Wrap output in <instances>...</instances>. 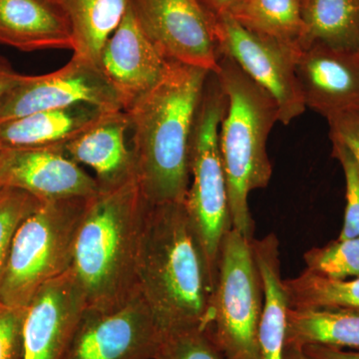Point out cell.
I'll return each instance as SVG.
<instances>
[{"label":"cell","instance_id":"cell-3","mask_svg":"<svg viewBox=\"0 0 359 359\" xmlns=\"http://www.w3.org/2000/svg\"><path fill=\"white\" fill-rule=\"evenodd\" d=\"M146 204L136 176L89 198L70 269L86 308H119L138 290L136 259Z\"/></svg>","mask_w":359,"mask_h":359},{"label":"cell","instance_id":"cell-36","mask_svg":"<svg viewBox=\"0 0 359 359\" xmlns=\"http://www.w3.org/2000/svg\"><path fill=\"white\" fill-rule=\"evenodd\" d=\"M299 1H301V2H302H302H304V0H299Z\"/></svg>","mask_w":359,"mask_h":359},{"label":"cell","instance_id":"cell-37","mask_svg":"<svg viewBox=\"0 0 359 359\" xmlns=\"http://www.w3.org/2000/svg\"><path fill=\"white\" fill-rule=\"evenodd\" d=\"M50 1L55 2V0H50ZM55 4H56V2H55Z\"/></svg>","mask_w":359,"mask_h":359},{"label":"cell","instance_id":"cell-23","mask_svg":"<svg viewBox=\"0 0 359 359\" xmlns=\"http://www.w3.org/2000/svg\"><path fill=\"white\" fill-rule=\"evenodd\" d=\"M230 16L250 32L301 50L304 25L299 0H245Z\"/></svg>","mask_w":359,"mask_h":359},{"label":"cell","instance_id":"cell-19","mask_svg":"<svg viewBox=\"0 0 359 359\" xmlns=\"http://www.w3.org/2000/svg\"><path fill=\"white\" fill-rule=\"evenodd\" d=\"M252 252L263 282L259 330V359H283L289 299L280 271V241L273 233L252 238Z\"/></svg>","mask_w":359,"mask_h":359},{"label":"cell","instance_id":"cell-32","mask_svg":"<svg viewBox=\"0 0 359 359\" xmlns=\"http://www.w3.org/2000/svg\"><path fill=\"white\" fill-rule=\"evenodd\" d=\"M245 0H198V4L209 20L231 15Z\"/></svg>","mask_w":359,"mask_h":359},{"label":"cell","instance_id":"cell-33","mask_svg":"<svg viewBox=\"0 0 359 359\" xmlns=\"http://www.w3.org/2000/svg\"><path fill=\"white\" fill-rule=\"evenodd\" d=\"M21 76L22 75L13 69L11 62L0 55V105L9 90L20 81Z\"/></svg>","mask_w":359,"mask_h":359},{"label":"cell","instance_id":"cell-14","mask_svg":"<svg viewBox=\"0 0 359 359\" xmlns=\"http://www.w3.org/2000/svg\"><path fill=\"white\" fill-rule=\"evenodd\" d=\"M295 74L306 107L328 116L359 109V54L320 43L297 54Z\"/></svg>","mask_w":359,"mask_h":359},{"label":"cell","instance_id":"cell-17","mask_svg":"<svg viewBox=\"0 0 359 359\" xmlns=\"http://www.w3.org/2000/svg\"><path fill=\"white\" fill-rule=\"evenodd\" d=\"M0 43L18 50H74L67 16L50 0H0Z\"/></svg>","mask_w":359,"mask_h":359},{"label":"cell","instance_id":"cell-6","mask_svg":"<svg viewBox=\"0 0 359 359\" xmlns=\"http://www.w3.org/2000/svg\"><path fill=\"white\" fill-rule=\"evenodd\" d=\"M226 106V93L212 71L194 122L190 144L192 186L185 205L215 282L222 241L231 229L228 187L219 145V126Z\"/></svg>","mask_w":359,"mask_h":359},{"label":"cell","instance_id":"cell-15","mask_svg":"<svg viewBox=\"0 0 359 359\" xmlns=\"http://www.w3.org/2000/svg\"><path fill=\"white\" fill-rule=\"evenodd\" d=\"M167 65V59L148 39L129 6L104 45L99 61V67L125 99L127 108L160 81Z\"/></svg>","mask_w":359,"mask_h":359},{"label":"cell","instance_id":"cell-2","mask_svg":"<svg viewBox=\"0 0 359 359\" xmlns=\"http://www.w3.org/2000/svg\"><path fill=\"white\" fill-rule=\"evenodd\" d=\"M136 282L161 332L207 327L216 282L185 202L146 204Z\"/></svg>","mask_w":359,"mask_h":359},{"label":"cell","instance_id":"cell-13","mask_svg":"<svg viewBox=\"0 0 359 359\" xmlns=\"http://www.w3.org/2000/svg\"><path fill=\"white\" fill-rule=\"evenodd\" d=\"M85 309L70 269L46 283L26 306L22 359H63Z\"/></svg>","mask_w":359,"mask_h":359},{"label":"cell","instance_id":"cell-29","mask_svg":"<svg viewBox=\"0 0 359 359\" xmlns=\"http://www.w3.org/2000/svg\"><path fill=\"white\" fill-rule=\"evenodd\" d=\"M26 308L0 304V359H22Z\"/></svg>","mask_w":359,"mask_h":359},{"label":"cell","instance_id":"cell-35","mask_svg":"<svg viewBox=\"0 0 359 359\" xmlns=\"http://www.w3.org/2000/svg\"><path fill=\"white\" fill-rule=\"evenodd\" d=\"M189 1L192 2L194 6H198L199 8H201L199 4H198V0H189Z\"/></svg>","mask_w":359,"mask_h":359},{"label":"cell","instance_id":"cell-11","mask_svg":"<svg viewBox=\"0 0 359 359\" xmlns=\"http://www.w3.org/2000/svg\"><path fill=\"white\" fill-rule=\"evenodd\" d=\"M129 6L168 61L216 71L218 45L212 22L202 9L189 0H129Z\"/></svg>","mask_w":359,"mask_h":359},{"label":"cell","instance_id":"cell-25","mask_svg":"<svg viewBox=\"0 0 359 359\" xmlns=\"http://www.w3.org/2000/svg\"><path fill=\"white\" fill-rule=\"evenodd\" d=\"M306 271L316 275L346 280L359 276V236L337 240L304 255Z\"/></svg>","mask_w":359,"mask_h":359},{"label":"cell","instance_id":"cell-5","mask_svg":"<svg viewBox=\"0 0 359 359\" xmlns=\"http://www.w3.org/2000/svg\"><path fill=\"white\" fill-rule=\"evenodd\" d=\"M89 198L42 202L21 222L0 285V304L26 308L46 283L69 271Z\"/></svg>","mask_w":359,"mask_h":359},{"label":"cell","instance_id":"cell-38","mask_svg":"<svg viewBox=\"0 0 359 359\" xmlns=\"http://www.w3.org/2000/svg\"><path fill=\"white\" fill-rule=\"evenodd\" d=\"M358 53L359 54V46H358Z\"/></svg>","mask_w":359,"mask_h":359},{"label":"cell","instance_id":"cell-9","mask_svg":"<svg viewBox=\"0 0 359 359\" xmlns=\"http://www.w3.org/2000/svg\"><path fill=\"white\" fill-rule=\"evenodd\" d=\"M92 104L108 111H125L127 103L98 65L73 54L60 69L25 76L4 97L0 105V123L39 111Z\"/></svg>","mask_w":359,"mask_h":359},{"label":"cell","instance_id":"cell-24","mask_svg":"<svg viewBox=\"0 0 359 359\" xmlns=\"http://www.w3.org/2000/svg\"><path fill=\"white\" fill-rule=\"evenodd\" d=\"M292 309H344L359 313V276L332 280L304 269L283 280Z\"/></svg>","mask_w":359,"mask_h":359},{"label":"cell","instance_id":"cell-34","mask_svg":"<svg viewBox=\"0 0 359 359\" xmlns=\"http://www.w3.org/2000/svg\"><path fill=\"white\" fill-rule=\"evenodd\" d=\"M283 359H306L302 347L287 346L283 349Z\"/></svg>","mask_w":359,"mask_h":359},{"label":"cell","instance_id":"cell-39","mask_svg":"<svg viewBox=\"0 0 359 359\" xmlns=\"http://www.w3.org/2000/svg\"><path fill=\"white\" fill-rule=\"evenodd\" d=\"M0 189H1V188H0Z\"/></svg>","mask_w":359,"mask_h":359},{"label":"cell","instance_id":"cell-30","mask_svg":"<svg viewBox=\"0 0 359 359\" xmlns=\"http://www.w3.org/2000/svg\"><path fill=\"white\" fill-rule=\"evenodd\" d=\"M330 138L339 141L351 151L359 168V109L344 111L327 118Z\"/></svg>","mask_w":359,"mask_h":359},{"label":"cell","instance_id":"cell-7","mask_svg":"<svg viewBox=\"0 0 359 359\" xmlns=\"http://www.w3.org/2000/svg\"><path fill=\"white\" fill-rule=\"evenodd\" d=\"M263 306V282L252 241L231 228L222 241L207 325L224 359H259Z\"/></svg>","mask_w":359,"mask_h":359},{"label":"cell","instance_id":"cell-1","mask_svg":"<svg viewBox=\"0 0 359 359\" xmlns=\"http://www.w3.org/2000/svg\"><path fill=\"white\" fill-rule=\"evenodd\" d=\"M210 72L168 61L160 81L125 110L135 173L150 204L186 201L191 137Z\"/></svg>","mask_w":359,"mask_h":359},{"label":"cell","instance_id":"cell-18","mask_svg":"<svg viewBox=\"0 0 359 359\" xmlns=\"http://www.w3.org/2000/svg\"><path fill=\"white\" fill-rule=\"evenodd\" d=\"M108 111L82 103L0 123V149L60 148L103 119Z\"/></svg>","mask_w":359,"mask_h":359},{"label":"cell","instance_id":"cell-8","mask_svg":"<svg viewBox=\"0 0 359 359\" xmlns=\"http://www.w3.org/2000/svg\"><path fill=\"white\" fill-rule=\"evenodd\" d=\"M212 25L219 53L235 61L275 100L278 122L289 125L306 111L295 74L299 50L250 32L230 15L216 18Z\"/></svg>","mask_w":359,"mask_h":359},{"label":"cell","instance_id":"cell-26","mask_svg":"<svg viewBox=\"0 0 359 359\" xmlns=\"http://www.w3.org/2000/svg\"><path fill=\"white\" fill-rule=\"evenodd\" d=\"M154 359H224L207 327L161 332Z\"/></svg>","mask_w":359,"mask_h":359},{"label":"cell","instance_id":"cell-22","mask_svg":"<svg viewBox=\"0 0 359 359\" xmlns=\"http://www.w3.org/2000/svg\"><path fill=\"white\" fill-rule=\"evenodd\" d=\"M301 49L320 43L344 51H358L359 0H304Z\"/></svg>","mask_w":359,"mask_h":359},{"label":"cell","instance_id":"cell-12","mask_svg":"<svg viewBox=\"0 0 359 359\" xmlns=\"http://www.w3.org/2000/svg\"><path fill=\"white\" fill-rule=\"evenodd\" d=\"M0 188L47 201L89 198L98 182L59 148L0 149Z\"/></svg>","mask_w":359,"mask_h":359},{"label":"cell","instance_id":"cell-28","mask_svg":"<svg viewBox=\"0 0 359 359\" xmlns=\"http://www.w3.org/2000/svg\"><path fill=\"white\" fill-rule=\"evenodd\" d=\"M330 140L332 143V157L341 165L346 179V212L344 226L337 238L346 240L359 236V168L346 146L334 139Z\"/></svg>","mask_w":359,"mask_h":359},{"label":"cell","instance_id":"cell-10","mask_svg":"<svg viewBox=\"0 0 359 359\" xmlns=\"http://www.w3.org/2000/svg\"><path fill=\"white\" fill-rule=\"evenodd\" d=\"M161 332L137 290L119 308H86L63 359H154Z\"/></svg>","mask_w":359,"mask_h":359},{"label":"cell","instance_id":"cell-31","mask_svg":"<svg viewBox=\"0 0 359 359\" xmlns=\"http://www.w3.org/2000/svg\"><path fill=\"white\" fill-rule=\"evenodd\" d=\"M306 359H359V351H344L337 347L309 344L302 347Z\"/></svg>","mask_w":359,"mask_h":359},{"label":"cell","instance_id":"cell-16","mask_svg":"<svg viewBox=\"0 0 359 359\" xmlns=\"http://www.w3.org/2000/svg\"><path fill=\"white\" fill-rule=\"evenodd\" d=\"M128 130L126 112L114 111L59 149L77 164L93 169L99 188H113L136 176L126 143Z\"/></svg>","mask_w":359,"mask_h":359},{"label":"cell","instance_id":"cell-4","mask_svg":"<svg viewBox=\"0 0 359 359\" xmlns=\"http://www.w3.org/2000/svg\"><path fill=\"white\" fill-rule=\"evenodd\" d=\"M217 76L228 106L219 132V152L228 187L231 228L252 241L255 224L250 194L269 185L273 175L266 142L278 121V106L263 88L219 54Z\"/></svg>","mask_w":359,"mask_h":359},{"label":"cell","instance_id":"cell-20","mask_svg":"<svg viewBox=\"0 0 359 359\" xmlns=\"http://www.w3.org/2000/svg\"><path fill=\"white\" fill-rule=\"evenodd\" d=\"M309 344L359 351V313L344 309L289 308L285 346Z\"/></svg>","mask_w":359,"mask_h":359},{"label":"cell","instance_id":"cell-21","mask_svg":"<svg viewBox=\"0 0 359 359\" xmlns=\"http://www.w3.org/2000/svg\"><path fill=\"white\" fill-rule=\"evenodd\" d=\"M69 20L74 55L99 66L101 52L117 29L129 0H55Z\"/></svg>","mask_w":359,"mask_h":359},{"label":"cell","instance_id":"cell-27","mask_svg":"<svg viewBox=\"0 0 359 359\" xmlns=\"http://www.w3.org/2000/svg\"><path fill=\"white\" fill-rule=\"evenodd\" d=\"M41 203L25 191L13 188L0 189V285L14 233L21 222Z\"/></svg>","mask_w":359,"mask_h":359}]
</instances>
